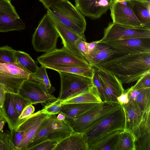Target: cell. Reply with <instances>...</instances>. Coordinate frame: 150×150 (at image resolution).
<instances>
[{
  "mask_svg": "<svg viewBox=\"0 0 150 150\" xmlns=\"http://www.w3.org/2000/svg\"><path fill=\"white\" fill-rule=\"evenodd\" d=\"M93 67L108 71L115 75L122 83H130L150 72V52L115 54Z\"/></svg>",
  "mask_w": 150,
  "mask_h": 150,
  "instance_id": "obj_1",
  "label": "cell"
},
{
  "mask_svg": "<svg viewBox=\"0 0 150 150\" xmlns=\"http://www.w3.org/2000/svg\"><path fill=\"white\" fill-rule=\"evenodd\" d=\"M63 24L86 41V23L83 15L68 0H60L49 9Z\"/></svg>",
  "mask_w": 150,
  "mask_h": 150,
  "instance_id": "obj_2",
  "label": "cell"
},
{
  "mask_svg": "<svg viewBox=\"0 0 150 150\" xmlns=\"http://www.w3.org/2000/svg\"><path fill=\"white\" fill-rule=\"evenodd\" d=\"M121 106L118 103L102 102L78 117L66 118L74 132L84 133Z\"/></svg>",
  "mask_w": 150,
  "mask_h": 150,
  "instance_id": "obj_3",
  "label": "cell"
},
{
  "mask_svg": "<svg viewBox=\"0 0 150 150\" xmlns=\"http://www.w3.org/2000/svg\"><path fill=\"white\" fill-rule=\"evenodd\" d=\"M59 35L46 13L40 21L32 37V44L38 52L47 53L55 50Z\"/></svg>",
  "mask_w": 150,
  "mask_h": 150,
  "instance_id": "obj_4",
  "label": "cell"
},
{
  "mask_svg": "<svg viewBox=\"0 0 150 150\" xmlns=\"http://www.w3.org/2000/svg\"><path fill=\"white\" fill-rule=\"evenodd\" d=\"M37 60L41 65L46 68L48 66L92 67L83 57L72 53L63 47L45 53L38 57Z\"/></svg>",
  "mask_w": 150,
  "mask_h": 150,
  "instance_id": "obj_5",
  "label": "cell"
},
{
  "mask_svg": "<svg viewBox=\"0 0 150 150\" xmlns=\"http://www.w3.org/2000/svg\"><path fill=\"white\" fill-rule=\"evenodd\" d=\"M125 116L122 106L86 131L88 145L104 135L125 128Z\"/></svg>",
  "mask_w": 150,
  "mask_h": 150,
  "instance_id": "obj_6",
  "label": "cell"
},
{
  "mask_svg": "<svg viewBox=\"0 0 150 150\" xmlns=\"http://www.w3.org/2000/svg\"><path fill=\"white\" fill-rule=\"evenodd\" d=\"M61 86L58 98L62 101L88 91L93 85L92 79L70 73L59 72Z\"/></svg>",
  "mask_w": 150,
  "mask_h": 150,
  "instance_id": "obj_7",
  "label": "cell"
},
{
  "mask_svg": "<svg viewBox=\"0 0 150 150\" xmlns=\"http://www.w3.org/2000/svg\"><path fill=\"white\" fill-rule=\"evenodd\" d=\"M30 75L18 64L12 63H0V83L6 92L17 93Z\"/></svg>",
  "mask_w": 150,
  "mask_h": 150,
  "instance_id": "obj_8",
  "label": "cell"
},
{
  "mask_svg": "<svg viewBox=\"0 0 150 150\" xmlns=\"http://www.w3.org/2000/svg\"><path fill=\"white\" fill-rule=\"evenodd\" d=\"M150 38V28L134 27L110 22L104 31L100 42L132 38Z\"/></svg>",
  "mask_w": 150,
  "mask_h": 150,
  "instance_id": "obj_9",
  "label": "cell"
},
{
  "mask_svg": "<svg viewBox=\"0 0 150 150\" xmlns=\"http://www.w3.org/2000/svg\"><path fill=\"white\" fill-rule=\"evenodd\" d=\"M49 116L40 110L20 120L16 128L18 131L23 132L24 135L17 150H26L30 141Z\"/></svg>",
  "mask_w": 150,
  "mask_h": 150,
  "instance_id": "obj_10",
  "label": "cell"
},
{
  "mask_svg": "<svg viewBox=\"0 0 150 150\" xmlns=\"http://www.w3.org/2000/svg\"><path fill=\"white\" fill-rule=\"evenodd\" d=\"M102 42L115 51V54L150 52V38H132Z\"/></svg>",
  "mask_w": 150,
  "mask_h": 150,
  "instance_id": "obj_11",
  "label": "cell"
},
{
  "mask_svg": "<svg viewBox=\"0 0 150 150\" xmlns=\"http://www.w3.org/2000/svg\"><path fill=\"white\" fill-rule=\"evenodd\" d=\"M129 0H112L110 8L112 22L130 27H144L135 16Z\"/></svg>",
  "mask_w": 150,
  "mask_h": 150,
  "instance_id": "obj_12",
  "label": "cell"
},
{
  "mask_svg": "<svg viewBox=\"0 0 150 150\" xmlns=\"http://www.w3.org/2000/svg\"><path fill=\"white\" fill-rule=\"evenodd\" d=\"M96 69L105 94L106 102L118 103L117 98L124 91L122 83L115 75L108 71Z\"/></svg>",
  "mask_w": 150,
  "mask_h": 150,
  "instance_id": "obj_13",
  "label": "cell"
},
{
  "mask_svg": "<svg viewBox=\"0 0 150 150\" xmlns=\"http://www.w3.org/2000/svg\"><path fill=\"white\" fill-rule=\"evenodd\" d=\"M18 93L29 100L32 105L38 103L45 105L58 99L53 95L46 93L38 82L29 79L24 82Z\"/></svg>",
  "mask_w": 150,
  "mask_h": 150,
  "instance_id": "obj_14",
  "label": "cell"
},
{
  "mask_svg": "<svg viewBox=\"0 0 150 150\" xmlns=\"http://www.w3.org/2000/svg\"><path fill=\"white\" fill-rule=\"evenodd\" d=\"M112 0H74L75 6L83 15L96 19L110 8Z\"/></svg>",
  "mask_w": 150,
  "mask_h": 150,
  "instance_id": "obj_15",
  "label": "cell"
},
{
  "mask_svg": "<svg viewBox=\"0 0 150 150\" xmlns=\"http://www.w3.org/2000/svg\"><path fill=\"white\" fill-rule=\"evenodd\" d=\"M47 13L49 15L61 38L63 47L72 53L82 57L75 44V41L82 39L81 37L61 23L49 9H47Z\"/></svg>",
  "mask_w": 150,
  "mask_h": 150,
  "instance_id": "obj_16",
  "label": "cell"
},
{
  "mask_svg": "<svg viewBox=\"0 0 150 150\" xmlns=\"http://www.w3.org/2000/svg\"><path fill=\"white\" fill-rule=\"evenodd\" d=\"M133 134L136 150H150V111L145 113Z\"/></svg>",
  "mask_w": 150,
  "mask_h": 150,
  "instance_id": "obj_17",
  "label": "cell"
},
{
  "mask_svg": "<svg viewBox=\"0 0 150 150\" xmlns=\"http://www.w3.org/2000/svg\"><path fill=\"white\" fill-rule=\"evenodd\" d=\"M56 115H50V125L48 139L59 143L74 132L70 122L56 118Z\"/></svg>",
  "mask_w": 150,
  "mask_h": 150,
  "instance_id": "obj_18",
  "label": "cell"
},
{
  "mask_svg": "<svg viewBox=\"0 0 150 150\" xmlns=\"http://www.w3.org/2000/svg\"><path fill=\"white\" fill-rule=\"evenodd\" d=\"M122 105L125 116L124 129L131 132L133 134L139 126L145 113L140 110L135 100Z\"/></svg>",
  "mask_w": 150,
  "mask_h": 150,
  "instance_id": "obj_19",
  "label": "cell"
},
{
  "mask_svg": "<svg viewBox=\"0 0 150 150\" xmlns=\"http://www.w3.org/2000/svg\"><path fill=\"white\" fill-rule=\"evenodd\" d=\"M54 150H89L87 137L84 133L74 132L58 143Z\"/></svg>",
  "mask_w": 150,
  "mask_h": 150,
  "instance_id": "obj_20",
  "label": "cell"
},
{
  "mask_svg": "<svg viewBox=\"0 0 150 150\" xmlns=\"http://www.w3.org/2000/svg\"><path fill=\"white\" fill-rule=\"evenodd\" d=\"M1 111L10 130L16 128L20 120L19 119L20 115L15 106L11 93L6 92L5 99Z\"/></svg>",
  "mask_w": 150,
  "mask_h": 150,
  "instance_id": "obj_21",
  "label": "cell"
},
{
  "mask_svg": "<svg viewBox=\"0 0 150 150\" xmlns=\"http://www.w3.org/2000/svg\"><path fill=\"white\" fill-rule=\"evenodd\" d=\"M136 18L144 27L150 28V1L129 0Z\"/></svg>",
  "mask_w": 150,
  "mask_h": 150,
  "instance_id": "obj_22",
  "label": "cell"
},
{
  "mask_svg": "<svg viewBox=\"0 0 150 150\" xmlns=\"http://www.w3.org/2000/svg\"><path fill=\"white\" fill-rule=\"evenodd\" d=\"M114 50L102 42L99 43L88 54L87 62L93 67L108 59L116 54Z\"/></svg>",
  "mask_w": 150,
  "mask_h": 150,
  "instance_id": "obj_23",
  "label": "cell"
},
{
  "mask_svg": "<svg viewBox=\"0 0 150 150\" xmlns=\"http://www.w3.org/2000/svg\"><path fill=\"white\" fill-rule=\"evenodd\" d=\"M116 130L100 137L88 145L89 150H115V147L120 132Z\"/></svg>",
  "mask_w": 150,
  "mask_h": 150,
  "instance_id": "obj_24",
  "label": "cell"
},
{
  "mask_svg": "<svg viewBox=\"0 0 150 150\" xmlns=\"http://www.w3.org/2000/svg\"><path fill=\"white\" fill-rule=\"evenodd\" d=\"M25 29V24L20 17L0 12V32L21 31Z\"/></svg>",
  "mask_w": 150,
  "mask_h": 150,
  "instance_id": "obj_25",
  "label": "cell"
},
{
  "mask_svg": "<svg viewBox=\"0 0 150 150\" xmlns=\"http://www.w3.org/2000/svg\"><path fill=\"white\" fill-rule=\"evenodd\" d=\"M100 103H74L62 104V112L65 115L66 118H75L96 106Z\"/></svg>",
  "mask_w": 150,
  "mask_h": 150,
  "instance_id": "obj_26",
  "label": "cell"
},
{
  "mask_svg": "<svg viewBox=\"0 0 150 150\" xmlns=\"http://www.w3.org/2000/svg\"><path fill=\"white\" fill-rule=\"evenodd\" d=\"M102 101L93 84L87 91L62 101V104L74 103H101Z\"/></svg>",
  "mask_w": 150,
  "mask_h": 150,
  "instance_id": "obj_27",
  "label": "cell"
},
{
  "mask_svg": "<svg viewBox=\"0 0 150 150\" xmlns=\"http://www.w3.org/2000/svg\"><path fill=\"white\" fill-rule=\"evenodd\" d=\"M15 55L16 64L30 75L34 74L38 67L34 61L27 53L20 51L15 50Z\"/></svg>",
  "mask_w": 150,
  "mask_h": 150,
  "instance_id": "obj_28",
  "label": "cell"
},
{
  "mask_svg": "<svg viewBox=\"0 0 150 150\" xmlns=\"http://www.w3.org/2000/svg\"><path fill=\"white\" fill-rule=\"evenodd\" d=\"M46 69L45 67L42 65L38 67L35 73L30 75L29 79L38 82L46 93L52 94L55 88L52 86Z\"/></svg>",
  "mask_w": 150,
  "mask_h": 150,
  "instance_id": "obj_29",
  "label": "cell"
},
{
  "mask_svg": "<svg viewBox=\"0 0 150 150\" xmlns=\"http://www.w3.org/2000/svg\"><path fill=\"white\" fill-rule=\"evenodd\" d=\"M115 150H136L135 138L131 132L124 129L120 132Z\"/></svg>",
  "mask_w": 150,
  "mask_h": 150,
  "instance_id": "obj_30",
  "label": "cell"
},
{
  "mask_svg": "<svg viewBox=\"0 0 150 150\" xmlns=\"http://www.w3.org/2000/svg\"><path fill=\"white\" fill-rule=\"evenodd\" d=\"M50 115L46 120L34 137L28 144L26 150L31 148L41 142L48 139L50 125Z\"/></svg>",
  "mask_w": 150,
  "mask_h": 150,
  "instance_id": "obj_31",
  "label": "cell"
},
{
  "mask_svg": "<svg viewBox=\"0 0 150 150\" xmlns=\"http://www.w3.org/2000/svg\"><path fill=\"white\" fill-rule=\"evenodd\" d=\"M54 70L58 72H62L70 73L82 76L92 79L93 76L94 69L91 67H83L75 66L57 67L48 66L46 67Z\"/></svg>",
  "mask_w": 150,
  "mask_h": 150,
  "instance_id": "obj_32",
  "label": "cell"
},
{
  "mask_svg": "<svg viewBox=\"0 0 150 150\" xmlns=\"http://www.w3.org/2000/svg\"><path fill=\"white\" fill-rule=\"evenodd\" d=\"M135 101L144 113L150 111V88L144 89L138 95Z\"/></svg>",
  "mask_w": 150,
  "mask_h": 150,
  "instance_id": "obj_33",
  "label": "cell"
},
{
  "mask_svg": "<svg viewBox=\"0 0 150 150\" xmlns=\"http://www.w3.org/2000/svg\"><path fill=\"white\" fill-rule=\"evenodd\" d=\"M15 50L8 45L0 47V63L16 64Z\"/></svg>",
  "mask_w": 150,
  "mask_h": 150,
  "instance_id": "obj_34",
  "label": "cell"
},
{
  "mask_svg": "<svg viewBox=\"0 0 150 150\" xmlns=\"http://www.w3.org/2000/svg\"><path fill=\"white\" fill-rule=\"evenodd\" d=\"M62 101L58 98L56 100L49 102L41 110L42 112L49 115H56L62 112Z\"/></svg>",
  "mask_w": 150,
  "mask_h": 150,
  "instance_id": "obj_35",
  "label": "cell"
},
{
  "mask_svg": "<svg viewBox=\"0 0 150 150\" xmlns=\"http://www.w3.org/2000/svg\"><path fill=\"white\" fill-rule=\"evenodd\" d=\"M0 150H16L11 141L10 131L2 130L0 132Z\"/></svg>",
  "mask_w": 150,
  "mask_h": 150,
  "instance_id": "obj_36",
  "label": "cell"
},
{
  "mask_svg": "<svg viewBox=\"0 0 150 150\" xmlns=\"http://www.w3.org/2000/svg\"><path fill=\"white\" fill-rule=\"evenodd\" d=\"M11 94L15 106L20 115L26 106L32 104L29 100L24 97L18 93H11Z\"/></svg>",
  "mask_w": 150,
  "mask_h": 150,
  "instance_id": "obj_37",
  "label": "cell"
},
{
  "mask_svg": "<svg viewBox=\"0 0 150 150\" xmlns=\"http://www.w3.org/2000/svg\"><path fill=\"white\" fill-rule=\"evenodd\" d=\"M0 12L20 17L14 7L12 4L11 1L8 0H0Z\"/></svg>",
  "mask_w": 150,
  "mask_h": 150,
  "instance_id": "obj_38",
  "label": "cell"
},
{
  "mask_svg": "<svg viewBox=\"0 0 150 150\" xmlns=\"http://www.w3.org/2000/svg\"><path fill=\"white\" fill-rule=\"evenodd\" d=\"M93 68L94 69V72L92 79L93 84L96 88L102 102H106L105 94L99 78L96 69L95 68Z\"/></svg>",
  "mask_w": 150,
  "mask_h": 150,
  "instance_id": "obj_39",
  "label": "cell"
},
{
  "mask_svg": "<svg viewBox=\"0 0 150 150\" xmlns=\"http://www.w3.org/2000/svg\"><path fill=\"white\" fill-rule=\"evenodd\" d=\"M58 142L56 141L48 139L34 146L31 150H54Z\"/></svg>",
  "mask_w": 150,
  "mask_h": 150,
  "instance_id": "obj_40",
  "label": "cell"
},
{
  "mask_svg": "<svg viewBox=\"0 0 150 150\" xmlns=\"http://www.w3.org/2000/svg\"><path fill=\"white\" fill-rule=\"evenodd\" d=\"M135 89L150 88V72L144 74L137 80L136 83L132 86Z\"/></svg>",
  "mask_w": 150,
  "mask_h": 150,
  "instance_id": "obj_41",
  "label": "cell"
},
{
  "mask_svg": "<svg viewBox=\"0 0 150 150\" xmlns=\"http://www.w3.org/2000/svg\"><path fill=\"white\" fill-rule=\"evenodd\" d=\"M10 131L12 142L16 147V150H17L23 139L24 133L22 132L16 130V128Z\"/></svg>",
  "mask_w": 150,
  "mask_h": 150,
  "instance_id": "obj_42",
  "label": "cell"
},
{
  "mask_svg": "<svg viewBox=\"0 0 150 150\" xmlns=\"http://www.w3.org/2000/svg\"><path fill=\"white\" fill-rule=\"evenodd\" d=\"M86 43V41L81 38L75 41L77 50L82 57L87 61L88 53Z\"/></svg>",
  "mask_w": 150,
  "mask_h": 150,
  "instance_id": "obj_43",
  "label": "cell"
},
{
  "mask_svg": "<svg viewBox=\"0 0 150 150\" xmlns=\"http://www.w3.org/2000/svg\"><path fill=\"white\" fill-rule=\"evenodd\" d=\"M35 108L32 104L26 106L23 110L19 116L20 120H22L29 117L34 112Z\"/></svg>",
  "mask_w": 150,
  "mask_h": 150,
  "instance_id": "obj_44",
  "label": "cell"
},
{
  "mask_svg": "<svg viewBox=\"0 0 150 150\" xmlns=\"http://www.w3.org/2000/svg\"><path fill=\"white\" fill-rule=\"evenodd\" d=\"M129 91L130 88L124 90V92L117 98V101L120 105H124L128 104Z\"/></svg>",
  "mask_w": 150,
  "mask_h": 150,
  "instance_id": "obj_45",
  "label": "cell"
},
{
  "mask_svg": "<svg viewBox=\"0 0 150 150\" xmlns=\"http://www.w3.org/2000/svg\"><path fill=\"white\" fill-rule=\"evenodd\" d=\"M144 89L133 88L131 86L130 88V91L129 94L128 103L135 100L138 95Z\"/></svg>",
  "mask_w": 150,
  "mask_h": 150,
  "instance_id": "obj_46",
  "label": "cell"
},
{
  "mask_svg": "<svg viewBox=\"0 0 150 150\" xmlns=\"http://www.w3.org/2000/svg\"><path fill=\"white\" fill-rule=\"evenodd\" d=\"M47 9L56 5L60 0H39Z\"/></svg>",
  "mask_w": 150,
  "mask_h": 150,
  "instance_id": "obj_47",
  "label": "cell"
},
{
  "mask_svg": "<svg viewBox=\"0 0 150 150\" xmlns=\"http://www.w3.org/2000/svg\"><path fill=\"white\" fill-rule=\"evenodd\" d=\"M100 40L94 41L91 42H86V45L88 49V54L92 52L96 47L98 44L100 42Z\"/></svg>",
  "mask_w": 150,
  "mask_h": 150,
  "instance_id": "obj_48",
  "label": "cell"
},
{
  "mask_svg": "<svg viewBox=\"0 0 150 150\" xmlns=\"http://www.w3.org/2000/svg\"><path fill=\"white\" fill-rule=\"evenodd\" d=\"M6 91L3 86L0 83V108H2L5 99Z\"/></svg>",
  "mask_w": 150,
  "mask_h": 150,
  "instance_id": "obj_49",
  "label": "cell"
},
{
  "mask_svg": "<svg viewBox=\"0 0 150 150\" xmlns=\"http://www.w3.org/2000/svg\"><path fill=\"white\" fill-rule=\"evenodd\" d=\"M56 118L59 120H64L66 119L65 115L62 112L58 114V115L56 116Z\"/></svg>",
  "mask_w": 150,
  "mask_h": 150,
  "instance_id": "obj_50",
  "label": "cell"
},
{
  "mask_svg": "<svg viewBox=\"0 0 150 150\" xmlns=\"http://www.w3.org/2000/svg\"><path fill=\"white\" fill-rule=\"evenodd\" d=\"M6 122V121L4 119L0 122V132L3 130Z\"/></svg>",
  "mask_w": 150,
  "mask_h": 150,
  "instance_id": "obj_51",
  "label": "cell"
},
{
  "mask_svg": "<svg viewBox=\"0 0 150 150\" xmlns=\"http://www.w3.org/2000/svg\"><path fill=\"white\" fill-rule=\"evenodd\" d=\"M4 119L3 115H2L1 113L0 114V122Z\"/></svg>",
  "mask_w": 150,
  "mask_h": 150,
  "instance_id": "obj_52",
  "label": "cell"
},
{
  "mask_svg": "<svg viewBox=\"0 0 150 150\" xmlns=\"http://www.w3.org/2000/svg\"><path fill=\"white\" fill-rule=\"evenodd\" d=\"M137 0L150 1V0Z\"/></svg>",
  "mask_w": 150,
  "mask_h": 150,
  "instance_id": "obj_53",
  "label": "cell"
},
{
  "mask_svg": "<svg viewBox=\"0 0 150 150\" xmlns=\"http://www.w3.org/2000/svg\"><path fill=\"white\" fill-rule=\"evenodd\" d=\"M1 113V109L0 108V114Z\"/></svg>",
  "mask_w": 150,
  "mask_h": 150,
  "instance_id": "obj_54",
  "label": "cell"
},
{
  "mask_svg": "<svg viewBox=\"0 0 150 150\" xmlns=\"http://www.w3.org/2000/svg\"><path fill=\"white\" fill-rule=\"evenodd\" d=\"M1 143L0 142V147L1 146Z\"/></svg>",
  "mask_w": 150,
  "mask_h": 150,
  "instance_id": "obj_55",
  "label": "cell"
},
{
  "mask_svg": "<svg viewBox=\"0 0 150 150\" xmlns=\"http://www.w3.org/2000/svg\"><path fill=\"white\" fill-rule=\"evenodd\" d=\"M8 0L9 1H11V0Z\"/></svg>",
  "mask_w": 150,
  "mask_h": 150,
  "instance_id": "obj_56",
  "label": "cell"
}]
</instances>
